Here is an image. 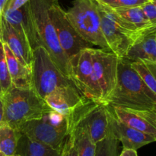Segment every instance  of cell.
Listing matches in <instances>:
<instances>
[{
	"label": "cell",
	"instance_id": "1",
	"mask_svg": "<svg viewBox=\"0 0 156 156\" xmlns=\"http://www.w3.org/2000/svg\"><path fill=\"white\" fill-rule=\"evenodd\" d=\"M31 85L42 99L52 93H58L63 96L74 110L88 100L73 80L56 67L42 47L32 50Z\"/></svg>",
	"mask_w": 156,
	"mask_h": 156
},
{
	"label": "cell",
	"instance_id": "2",
	"mask_svg": "<svg viewBox=\"0 0 156 156\" xmlns=\"http://www.w3.org/2000/svg\"><path fill=\"white\" fill-rule=\"evenodd\" d=\"M130 62L119 58L115 88L101 102L120 108L156 111V94L133 70Z\"/></svg>",
	"mask_w": 156,
	"mask_h": 156
},
{
	"label": "cell",
	"instance_id": "3",
	"mask_svg": "<svg viewBox=\"0 0 156 156\" xmlns=\"http://www.w3.org/2000/svg\"><path fill=\"white\" fill-rule=\"evenodd\" d=\"M3 102V124L18 128L21 124L42 119L53 110L32 87H12L2 95Z\"/></svg>",
	"mask_w": 156,
	"mask_h": 156
},
{
	"label": "cell",
	"instance_id": "4",
	"mask_svg": "<svg viewBox=\"0 0 156 156\" xmlns=\"http://www.w3.org/2000/svg\"><path fill=\"white\" fill-rule=\"evenodd\" d=\"M52 0H30L26 4L37 47L45 49L56 67L70 78L69 67L66 58L49 14Z\"/></svg>",
	"mask_w": 156,
	"mask_h": 156
},
{
	"label": "cell",
	"instance_id": "5",
	"mask_svg": "<svg viewBox=\"0 0 156 156\" xmlns=\"http://www.w3.org/2000/svg\"><path fill=\"white\" fill-rule=\"evenodd\" d=\"M67 18L79 35L87 42L109 50L101 28V18L95 0H74L66 12Z\"/></svg>",
	"mask_w": 156,
	"mask_h": 156
},
{
	"label": "cell",
	"instance_id": "6",
	"mask_svg": "<svg viewBox=\"0 0 156 156\" xmlns=\"http://www.w3.org/2000/svg\"><path fill=\"white\" fill-rule=\"evenodd\" d=\"M101 18V28L110 51L118 58H125L131 46L140 37L150 31L156 29V26L140 31H129L119 25L111 18L108 9L98 3Z\"/></svg>",
	"mask_w": 156,
	"mask_h": 156
},
{
	"label": "cell",
	"instance_id": "7",
	"mask_svg": "<svg viewBox=\"0 0 156 156\" xmlns=\"http://www.w3.org/2000/svg\"><path fill=\"white\" fill-rule=\"evenodd\" d=\"M18 129L30 140L60 150L69 134V118H66L60 123H53L45 116L42 119L24 122Z\"/></svg>",
	"mask_w": 156,
	"mask_h": 156
},
{
	"label": "cell",
	"instance_id": "8",
	"mask_svg": "<svg viewBox=\"0 0 156 156\" xmlns=\"http://www.w3.org/2000/svg\"><path fill=\"white\" fill-rule=\"evenodd\" d=\"M91 49H83L69 60L70 79L84 97L100 102L101 95L93 73Z\"/></svg>",
	"mask_w": 156,
	"mask_h": 156
},
{
	"label": "cell",
	"instance_id": "9",
	"mask_svg": "<svg viewBox=\"0 0 156 156\" xmlns=\"http://www.w3.org/2000/svg\"><path fill=\"white\" fill-rule=\"evenodd\" d=\"M58 0H52L49 7V14L52 24L56 32L61 49L68 61L85 48H90L92 44L83 39L67 18L66 12L57 2Z\"/></svg>",
	"mask_w": 156,
	"mask_h": 156
},
{
	"label": "cell",
	"instance_id": "10",
	"mask_svg": "<svg viewBox=\"0 0 156 156\" xmlns=\"http://www.w3.org/2000/svg\"><path fill=\"white\" fill-rule=\"evenodd\" d=\"M73 113L85 124L94 143L96 144L108 136L110 130V111L106 105L87 100Z\"/></svg>",
	"mask_w": 156,
	"mask_h": 156
},
{
	"label": "cell",
	"instance_id": "11",
	"mask_svg": "<svg viewBox=\"0 0 156 156\" xmlns=\"http://www.w3.org/2000/svg\"><path fill=\"white\" fill-rule=\"evenodd\" d=\"M94 80L101 95V102L115 88L117 80L119 58L110 50L91 49Z\"/></svg>",
	"mask_w": 156,
	"mask_h": 156
},
{
	"label": "cell",
	"instance_id": "12",
	"mask_svg": "<svg viewBox=\"0 0 156 156\" xmlns=\"http://www.w3.org/2000/svg\"><path fill=\"white\" fill-rule=\"evenodd\" d=\"M107 106L117 119L127 126L156 136V111Z\"/></svg>",
	"mask_w": 156,
	"mask_h": 156
},
{
	"label": "cell",
	"instance_id": "13",
	"mask_svg": "<svg viewBox=\"0 0 156 156\" xmlns=\"http://www.w3.org/2000/svg\"><path fill=\"white\" fill-rule=\"evenodd\" d=\"M109 127L116 139L122 143L123 149L137 150L144 145L155 142L156 140V136L143 132L123 124L117 119L111 111Z\"/></svg>",
	"mask_w": 156,
	"mask_h": 156
},
{
	"label": "cell",
	"instance_id": "14",
	"mask_svg": "<svg viewBox=\"0 0 156 156\" xmlns=\"http://www.w3.org/2000/svg\"><path fill=\"white\" fill-rule=\"evenodd\" d=\"M0 40L9 46L14 56L22 65L31 69L32 49L2 17L0 26Z\"/></svg>",
	"mask_w": 156,
	"mask_h": 156
},
{
	"label": "cell",
	"instance_id": "15",
	"mask_svg": "<svg viewBox=\"0 0 156 156\" xmlns=\"http://www.w3.org/2000/svg\"><path fill=\"white\" fill-rule=\"evenodd\" d=\"M2 17L30 45L32 50L37 47L26 4L14 11H3Z\"/></svg>",
	"mask_w": 156,
	"mask_h": 156
},
{
	"label": "cell",
	"instance_id": "16",
	"mask_svg": "<svg viewBox=\"0 0 156 156\" xmlns=\"http://www.w3.org/2000/svg\"><path fill=\"white\" fill-rule=\"evenodd\" d=\"M125 58L129 61L156 63V29L140 37L129 49Z\"/></svg>",
	"mask_w": 156,
	"mask_h": 156
},
{
	"label": "cell",
	"instance_id": "17",
	"mask_svg": "<svg viewBox=\"0 0 156 156\" xmlns=\"http://www.w3.org/2000/svg\"><path fill=\"white\" fill-rule=\"evenodd\" d=\"M3 47L12 87L18 88L32 87L31 69L22 65L5 43H3Z\"/></svg>",
	"mask_w": 156,
	"mask_h": 156
},
{
	"label": "cell",
	"instance_id": "18",
	"mask_svg": "<svg viewBox=\"0 0 156 156\" xmlns=\"http://www.w3.org/2000/svg\"><path fill=\"white\" fill-rule=\"evenodd\" d=\"M68 118L69 125L74 132L78 156H94L96 144L91 140L85 124L81 122L73 113Z\"/></svg>",
	"mask_w": 156,
	"mask_h": 156
},
{
	"label": "cell",
	"instance_id": "19",
	"mask_svg": "<svg viewBox=\"0 0 156 156\" xmlns=\"http://www.w3.org/2000/svg\"><path fill=\"white\" fill-rule=\"evenodd\" d=\"M120 17L132 31H140L156 26L149 22L143 15L140 6L129 8H119L111 9Z\"/></svg>",
	"mask_w": 156,
	"mask_h": 156
},
{
	"label": "cell",
	"instance_id": "20",
	"mask_svg": "<svg viewBox=\"0 0 156 156\" xmlns=\"http://www.w3.org/2000/svg\"><path fill=\"white\" fill-rule=\"evenodd\" d=\"M61 151L62 148L54 149L21 135L18 142L15 154L20 156H61Z\"/></svg>",
	"mask_w": 156,
	"mask_h": 156
},
{
	"label": "cell",
	"instance_id": "21",
	"mask_svg": "<svg viewBox=\"0 0 156 156\" xmlns=\"http://www.w3.org/2000/svg\"><path fill=\"white\" fill-rule=\"evenodd\" d=\"M21 136L18 128H13L7 124L0 125V151L8 156L15 155Z\"/></svg>",
	"mask_w": 156,
	"mask_h": 156
},
{
	"label": "cell",
	"instance_id": "22",
	"mask_svg": "<svg viewBox=\"0 0 156 156\" xmlns=\"http://www.w3.org/2000/svg\"><path fill=\"white\" fill-rule=\"evenodd\" d=\"M130 66L146 85L156 94V63L131 61Z\"/></svg>",
	"mask_w": 156,
	"mask_h": 156
},
{
	"label": "cell",
	"instance_id": "23",
	"mask_svg": "<svg viewBox=\"0 0 156 156\" xmlns=\"http://www.w3.org/2000/svg\"><path fill=\"white\" fill-rule=\"evenodd\" d=\"M44 99L52 110L66 117H69L74 110L69 102L63 96L58 93L48 95Z\"/></svg>",
	"mask_w": 156,
	"mask_h": 156
},
{
	"label": "cell",
	"instance_id": "24",
	"mask_svg": "<svg viewBox=\"0 0 156 156\" xmlns=\"http://www.w3.org/2000/svg\"><path fill=\"white\" fill-rule=\"evenodd\" d=\"M118 142L110 129L108 136L96 143L94 156H117Z\"/></svg>",
	"mask_w": 156,
	"mask_h": 156
},
{
	"label": "cell",
	"instance_id": "25",
	"mask_svg": "<svg viewBox=\"0 0 156 156\" xmlns=\"http://www.w3.org/2000/svg\"><path fill=\"white\" fill-rule=\"evenodd\" d=\"M12 87V80L8 69L3 43L0 40V87H1L2 93L3 94L7 92Z\"/></svg>",
	"mask_w": 156,
	"mask_h": 156
},
{
	"label": "cell",
	"instance_id": "26",
	"mask_svg": "<svg viewBox=\"0 0 156 156\" xmlns=\"http://www.w3.org/2000/svg\"><path fill=\"white\" fill-rule=\"evenodd\" d=\"M98 3L109 9H119V8H129L141 6L149 0H95Z\"/></svg>",
	"mask_w": 156,
	"mask_h": 156
},
{
	"label": "cell",
	"instance_id": "27",
	"mask_svg": "<svg viewBox=\"0 0 156 156\" xmlns=\"http://www.w3.org/2000/svg\"><path fill=\"white\" fill-rule=\"evenodd\" d=\"M62 151H63L64 156H78L76 143H75L74 132L70 125L69 134L62 146Z\"/></svg>",
	"mask_w": 156,
	"mask_h": 156
},
{
	"label": "cell",
	"instance_id": "28",
	"mask_svg": "<svg viewBox=\"0 0 156 156\" xmlns=\"http://www.w3.org/2000/svg\"><path fill=\"white\" fill-rule=\"evenodd\" d=\"M146 19L152 24H156V2H147L140 6Z\"/></svg>",
	"mask_w": 156,
	"mask_h": 156
},
{
	"label": "cell",
	"instance_id": "29",
	"mask_svg": "<svg viewBox=\"0 0 156 156\" xmlns=\"http://www.w3.org/2000/svg\"><path fill=\"white\" fill-rule=\"evenodd\" d=\"M30 0H9L3 11H14L27 4Z\"/></svg>",
	"mask_w": 156,
	"mask_h": 156
},
{
	"label": "cell",
	"instance_id": "30",
	"mask_svg": "<svg viewBox=\"0 0 156 156\" xmlns=\"http://www.w3.org/2000/svg\"><path fill=\"white\" fill-rule=\"evenodd\" d=\"M119 156H138L136 150L123 149Z\"/></svg>",
	"mask_w": 156,
	"mask_h": 156
},
{
	"label": "cell",
	"instance_id": "31",
	"mask_svg": "<svg viewBox=\"0 0 156 156\" xmlns=\"http://www.w3.org/2000/svg\"><path fill=\"white\" fill-rule=\"evenodd\" d=\"M3 113H4V110H3V102L2 99V96H0V125L3 124Z\"/></svg>",
	"mask_w": 156,
	"mask_h": 156
},
{
	"label": "cell",
	"instance_id": "32",
	"mask_svg": "<svg viewBox=\"0 0 156 156\" xmlns=\"http://www.w3.org/2000/svg\"><path fill=\"white\" fill-rule=\"evenodd\" d=\"M9 0H0V26H1V18H2V14L3 9H4L5 6L7 4Z\"/></svg>",
	"mask_w": 156,
	"mask_h": 156
},
{
	"label": "cell",
	"instance_id": "33",
	"mask_svg": "<svg viewBox=\"0 0 156 156\" xmlns=\"http://www.w3.org/2000/svg\"><path fill=\"white\" fill-rule=\"evenodd\" d=\"M0 156H8V155H6V154H5L4 153H2L0 151Z\"/></svg>",
	"mask_w": 156,
	"mask_h": 156
},
{
	"label": "cell",
	"instance_id": "34",
	"mask_svg": "<svg viewBox=\"0 0 156 156\" xmlns=\"http://www.w3.org/2000/svg\"><path fill=\"white\" fill-rule=\"evenodd\" d=\"M61 156H64V154H63V151H62H62H61Z\"/></svg>",
	"mask_w": 156,
	"mask_h": 156
},
{
	"label": "cell",
	"instance_id": "35",
	"mask_svg": "<svg viewBox=\"0 0 156 156\" xmlns=\"http://www.w3.org/2000/svg\"><path fill=\"white\" fill-rule=\"evenodd\" d=\"M2 90H1V87H0V96H2Z\"/></svg>",
	"mask_w": 156,
	"mask_h": 156
},
{
	"label": "cell",
	"instance_id": "36",
	"mask_svg": "<svg viewBox=\"0 0 156 156\" xmlns=\"http://www.w3.org/2000/svg\"><path fill=\"white\" fill-rule=\"evenodd\" d=\"M149 2H156V0H149Z\"/></svg>",
	"mask_w": 156,
	"mask_h": 156
},
{
	"label": "cell",
	"instance_id": "37",
	"mask_svg": "<svg viewBox=\"0 0 156 156\" xmlns=\"http://www.w3.org/2000/svg\"><path fill=\"white\" fill-rule=\"evenodd\" d=\"M14 156H20V155H18V154H15V155Z\"/></svg>",
	"mask_w": 156,
	"mask_h": 156
}]
</instances>
